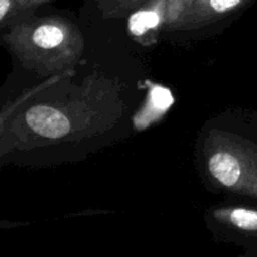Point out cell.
Returning a JSON list of instances; mask_svg holds the SVG:
<instances>
[{
  "label": "cell",
  "mask_w": 257,
  "mask_h": 257,
  "mask_svg": "<svg viewBox=\"0 0 257 257\" xmlns=\"http://www.w3.org/2000/svg\"><path fill=\"white\" fill-rule=\"evenodd\" d=\"M215 218L226 226L257 235V211L245 207L220 208L215 212Z\"/></svg>",
  "instance_id": "52a82bcc"
},
{
  "label": "cell",
  "mask_w": 257,
  "mask_h": 257,
  "mask_svg": "<svg viewBox=\"0 0 257 257\" xmlns=\"http://www.w3.org/2000/svg\"><path fill=\"white\" fill-rule=\"evenodd\" d=\"M3 39L28 70L42 77L70 72L84 52L82 32L74 23L59 17L17 22Z\"/></svg>",
  "instance_id": "7a4b0ae2"
},
{
  "label": "cell",
  "mask_w": 257,
  "mask_h": 257,
  "mask_svg": "<svg viewBox=\"0 0 257 257\" xmlns=\"http://www.w3.org/2000/svg\"><path fill=\"white\" fill-rule=\"evenodd\" d=\"M168 0H152L128 18V32L135 38H143L167 22Z\"/></svg>",
  "instance_id": "5b68a950"
},
{
  "label": "cell",
  "mask_w": 257,
  "mask_h": 257,
  "mask_svg": "<svg viewBox=\"0 0 257 257\" xmlns=\"http://www.w3.org/2000/svg\"><path fill=\"white\" fill-rule=\"evenodd\" d=\"M142 2H145V0H114L112 3V12H110V14L115 15L118 14V12L124 13L125 10L132 9V8H135L136 5Z\"/></svg>",
  "instance_id": "9c48e42d"
},
{
  "label": "cell",
  "mask_w": 257,
  "mask_h": 257,
  "mask_svg": "<svg viewBox=\"0 0 257 257\" xmlns=\"http://www.w3.org/2000/svg\"><path fill=\"white\" fill-rule=\"evenodd\" d=\"M172 93L162 85H156L150 90L148 99L145 108L136 115V127L143 130L152 124L155 120L160 119L172 105Z\"/></svg>",
  "instance_id": "8992f818"
},
{
  "label": "cell",
  "mask_w": 257,
  "mask_h": 257,
  "mask_svg": "<svg viewBox=\"0 0 257 257\" xmlns=\"http://www.w3.org/2000/svg\"><path fill=\"white\" fill-rule=\"evenodd\" d=\"M203 158L208 177L216 186L257 200V143L211 130L203 141Z\"/></svg>",
  "instance_id": "3957f363"
},
{
  "label": "cell",
  "mask_w": 257,
  "mask_h": 257,
  "mask_svg": "<svg viewBox=\"0 0 257 257\" xmlns=\"http://www.w3.org/2000/svg\"><path fill=\"white\" fill-rule=\"evenodd\" d=\"M247 2L250 0H195L191 3V8H186L181 13L176 22H180L181 27L205 25L215 20L216 18L243 7Z\"/></svg>",
  "instance_id": "277c9868"
},
{
  "label": "cell",
  "mask_w": 257,
  "mask_h": 257,
  "mask_svg": "<svg viewBox=\"0 0 257 257\" xmlns=\"http://www.w3.org/2000/svg\"><path fill=\"white\" fill-rule=\"evenodd\" d=\"M182 2H191V3H192V2H195V0H182Z\"/></svg>",
  "instance_id": "8fae6325"
},
{
  "label": "cell",
  "mask_w": 257,
  "mask_h": 257,
  "mask_svg": "<svg viewBox=\"0 0 257 257\" xmlns=\"http://www.w3.org/2000/svg\"><path fill=\"white\" fill-rule=\"evenodd\" d=\"M15 7H19L17 0H0V22L3 27L7 25V20H10Z\"/></svg>",
  "instance_id": "ba28073f"
},
{
  "label": "cell",
  "mask_w": 257,
  "mask_h": 257,
  "mask_svg": "<svg viewBox=\"0 0 257 257\" xmlns=\"http://www.w3.org/2000/svg\"><path fill=\"white\" fill-rule=\"evenodd\" d=\"M50 2V0H17L18 5L19 7L24 8H30V7H38V5H42L44 3Z\"/></svg>",
  "instance_id": "30bf717a"
},
{
  "label": "cell",
  "mask_w": 257,
  "mask_h": 257,
  "mask_svg": "<svg viewBox=\"0 0 257 257\" xmlns=\"http://www.w3.org/2000/svg\"><path fill=\"white\" fill-rule=\"evenodd\" d=\"M122 108L112 83L88 78L75 94L33 104L15 118L8 127L10 146L63 142L103 132L120 117Z\"/></svg>",
  "instance_id": "6da1fadb"
}]
</instances>
